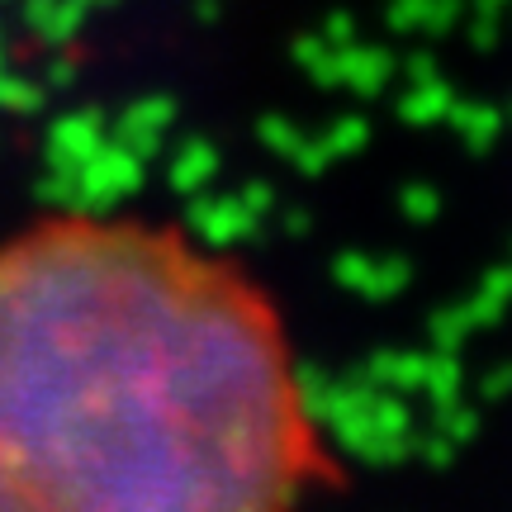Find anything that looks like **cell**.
<instances>
[{
    "instance_id": "6da1fadb",
    "label": "cell",
    "mask_w": 512,
    "mask_h": 512,
    "mask_svg": "<svg viewBox=\"0 0 512 512\" xmlns=\"http://www.w3.org/2000/svg\"><path fill=\"white\" fill-rule=\"evenodd\" d=\"M332 484L252 266L138 214L0 238V512H304Z\"/></svg>"
}]
</instances>
